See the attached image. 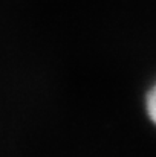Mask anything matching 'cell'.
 Returning a JSON list of instances; mask_svg holds the SVG:
<instances>
[{
	"label": "cell",
	"instance_id": "1",
	"mask_svg": "<svg viewBox=\"0 0 156 157\" xmlns=\"http://www.w3.org/2000/svg\"><path fill=\"white\" fill-rule=\"evenodd\" d=\"M146 111L150 121L156 125V82L146 93Z\"/></svg>",
	"mask_w": 156,
	"mask_h": 157
}]
</instances>
